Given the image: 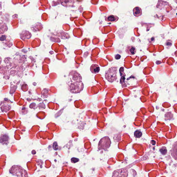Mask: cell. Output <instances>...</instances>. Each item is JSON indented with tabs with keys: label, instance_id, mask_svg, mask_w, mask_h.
Here are the masks:
<instances>
[{
	"label": "cell",
	"instance_id": "1",
	"mask_svg": "<svg viewBox=\"0 0 177 177\" xmlns=\"http://www.w3.org/2000/svg\"><path fill=\"white\" fill-rule=\"evenodd\" d=\"M67 84L69 90L73 94L80 93L84 87L81 75L76 71H71L69 72Z\"/></svg>",
	"mask_w": 177,
	"mask_h": 177
},
{
	"label": "cell",
	"instance_id": "2",
	"mask_svg": "<svg viewBox=\"0 0 177 177\" xmlns=\"http://www.w3.org/2000/svg\"><path fill=\"white\" fill-rule=\"evenodd\" d=\"M117 67L114 66L110 68L105 73V77L106 80L110 83H113L117 79Z\"/></svg>",
	"mask_w": 177,
	"mask_h": 177
},
{
	"label": "cell",
	"instance_id": "3",
	"mask_svg": "<svg viewBox=\"0 0 177 177\" xmlns=\"http://www.w3.org/2000/svg\"><path fill=\"white\" fill-rule=\"evenodd\" d=\"M25 170L20 166L14 165L10 168V172L12 175L17 177H25Z\"/></svg>",
	"mask_w": 177,
	"mask_h": 177
},
{
	"label": "cell",
	"instance_id": "4",
	"mask_svg": "<svg viewBox=\"0 0 177 177\" xmlns=\"http://www.w3.org/2000/svg\"><path fill=\"white\" fill-rule=\"evenodd\" d=\"M111 143V141L108 137H104L101 139L99 143V149H107L109 147Z\"/></svg>",
	"mask_w": 177,
	"mask_h": 177
},
{
	"label": "cell",
	"instance_id": "5",
	"mask_svg": "<svg viewBox=\"0 0 177 177\" xmlns=\"http://www.w3.org/2000/svg\"><path fill=\"white\" fill-rule=\"evenodd\" d=\"M136 47L133 45H128L126 48V53L129 55H133L136 53Z\"/></svg>",
	"mask_w": 177,
	"mask_h": 177
},
{
	"label": "cell",
	"instance_id": "6",
	"mask_svg": "<svg viewBox=\"0 0 177 177\" xmlns=\"http://www.w3.org/2000/svg\"><path fill=\"white\" fill-rule=\"evenodd\" d=\"M90 69L92 73L97 74L99 72L100 68L98 65L94 64L91 66Z\"/></svg>",
	"mask_w": 177,
	"mask_h": 177
},
{
	"label": "cell",
	"instance_id": "7",
	"mask_svg": "<svg viewBox=\"0 0 177 177\" xmlns=\"http://www.w3.org/2000/svg\"><path fill=\"white\" fill-rule=\"evenodd\" d=\"M133 12L134 15L136 17H139L142 15V9L138 7H136L134 8Z\"/></svg>",
	"mask_w": 177,
	"mask_h": 177
},
{
	"label": "cell",
	"instance_id": "8",
	"mask_svg": "<svg viewBox=\"0 0 177 177\" xmlns=\"http://www.w3.org/2000/svg\"><path fill=\"white\" fill-rule=\"evenodd\" d=\"M118 19V17L116 16L110 15L107 17L106 20L109 22H115L117 21Z\"/></svg>",
	"mask_w": 177,
	"mask_h": 177
},
{
	"label": "cell",
	"instance_id": "9",
	"mask_svg": "<svg viewBox=\"0 0 177 177\" xmlns=\"http://www.w3.org/2000/svg\"><path fill=\"white\" fill-rule=\"evenodd\" d=\"M9 141V137L8 136L5 135L1 136L0 137V142L3 144H7Z\"/></svg>",
	"mask_w": 177,
	"mask_h": 177
},
{
	"label": "cell",
	"instance_id": "10",
	"mask_svg": "<svg viewBox=\"0 0 177 177\" xmlns=\"http://www.w3.org/2000/svg\"><path fill=\"white\" fill-rule=\"evenodd\" d=\"M30 33H29V31H25L24 33H23L21 35V39H29L31 37V34L30 35H27V36H25V35H27L28 34H29ZM26 36V35H25Z\"/></svg>",
	"mask_w": 177,
	"mask_h": 177
},
{
	"label": "cell",
	"instance_id": "11",
	"mask_svg": "<svg viewBox=\"0 0 177 177\" xmlns=\"http://www.w3.org/2000/svg\"><path fill=\"white\" fill-rule=\"evenodd\" d=\"M142 135V133L139 130H137L134 133V136L135 137L137 138H140Z\"/></svg>",
	"mask_w": 177,
	"mask_h": 177
},
{
	"label": "cell",
	"instance_id": "12",
	"mask_svg": "<svg viewBox=\"0 0 177 177\" xmlns=\"http://www.w3.org/2000/svg\"><path fill=\"white\" fill-rule=\"evenodd\" d=\"M160 151L162 154L163 155H165L167 154V148L165 146L162 147L160 149Z\"/></svg>",
	"mask_w": 177,
	"mask_h": 177
},
{
	"label": "cell",
	"instance_id": "13",
	"mask_svg": "<svg viewBox=\"0 0 177 177\" xmlns=\"http://www.w3.org/2000/svg\"><path fill=\"white\" fill-rule=\"evenodd\" d=\"M53 148L54 150H58V146L57 142H55L53 144Z\"/></svg>",
	"mask_w": 177,
	"mask_h": 177
},
{
	"label": "cell",
	"instance_id": "14",
	"mask_svg": "<svg viewBox=\"0 0 177 177\" xmlns=\"http://www.w3.org/2000/svg\"><path fill=\"white\" fill-rule=\"evenodd\" d=\"M79 161V159L76 158H72L71 159V162L74 163L78 162Z\"/></svg>",
	"mask_w": 177,
	"mask_h": 177
},
{
	"label": "cell",
	"instance_id": "15",
	"mask_svg": "<svg viewBox=\"0 0 177 177\" xmlns=\"http://www.w3.org/2000/svg\"><path fill=\"white\" fill-rule=\"evenodd\" d=\"M121 58V56L119 54H116L115 55V58L116 60H119Z\"/></svg>",
	"mask_w": 177,
	"mask_h": 177
}]
</instances>
